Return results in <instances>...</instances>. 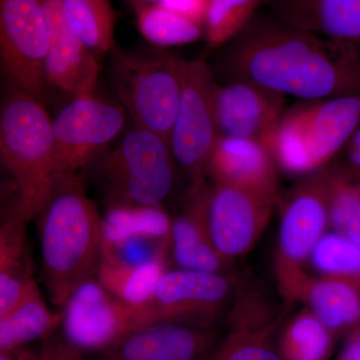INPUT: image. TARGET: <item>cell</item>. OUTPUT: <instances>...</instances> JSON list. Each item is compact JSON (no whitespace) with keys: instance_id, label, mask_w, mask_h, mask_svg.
Segmentation results:
<instances>
[{"instance_id":"1","label":"cell","mask_w":360,"mask_h":360,"mask_svg":"<svg viewBox=\"0 0 360 360\" xmlns=\"http://www.w3.org/2000/svg\"><path fill=\"white\" fill-rule=\"evenodd\" d=\"M219 84L248 82L300 101L360 94V51L296 30L259 9L220 47Z\"/></svg>"},{"instance_id":"2","label":"cell","mask_w":360,"mask_h":360,"mask_svg":"<svg viewBox=\"0 0 360 360\" xmlns=\"http://www.w3.org/2000/svg\"><path fill=\"white\" fill-rule=\"evenodd\" d=\"M42 283L49 302L65 307L82 284L97 278L103 253V217L82 174L54 188L37 217Z\"/></svg>"},{"instance_id":"3","label":"cell","mask_w":360,"mask_h":360,"mask_svg":"<svg viewBox=\"0 0 360 360\" xmlns=\"http://www.w3.org/2000/svg\"><path fill=\"white\" fill-rule=\"evenodd\" d=\"M53 122L37 97L11 85L0 112V155L16 189L14 207L37 219L54 191Z\"/></svg>"},{"instance_id":"4","label":"cell","mask_w":360,"mask_h":360,"mask_svg":"<svg viewBox=\"0 0 360 360\" xmlns=\"http://www.w3.org/2000/svg\"><path fill=\"white\" fill-rule=\"evenodd\" d=\"M182 65L184 59L163 51H115L111 60V82L135 127L168 142L179 108Z\"/></svg>"},{"instance_id":"5","label":"cell","mask_w":360,"mask_h":360,"mask_svg":"<svg viewBox=\"0 0 360 360\" xmlns=\"http://www.w3.org/2000/svg\"><path fill=\"white\" fill-rule=\"evenodd\" d=\"M175 167L167 139L134 127L113 150L101 156L97 170L110 203L160 206L174 188Z\"/></svg>"},{"instance_id":"6","label":"cell","mask_w":360,"mask_h":360,"mask_svg":"<svg viewBox=\"0 0 360 360\" xmlns=\"http://www.w3.org/2000/svg\"><path fill=\"white\" fill-rule=\"evenodd\" d=\"M124 124L122 108L94 94L66 104L53 120L54 188L98 160Z\"/></svg>"},{"instance_id":"7","label":"cell","mask_w":360,"mask_h":360,"mask_svg":"<svg viewBox=\"0 0 360 360\" xmlns=\"http://www.w3.org/2000/svg\"><path fill=\"white\" fill-rule=\"evenodd\" d=\"M212 66L200 59L182 65V86L169 146L177 167L191 182L205 179L208 160L219 134L213 111L217 85Z\"/></svg>"},{"instance_id":"8","label":"cell","mask_w":360,"mask_h":360,"mask_svg":"<svg viewBox=\"0 0 360 360\" xmlns=\"http://www.w3.org/2000/svg\"><path fill=\"white\" fill-rule=\"evenodd\" d=\"M231 288V278L222 272L167 270L153 297L135 307L134 329L163 322L212 328Z\"/></svg>"},{"instance_id":"9","label":"cell","mask_w":360,"mask_h":360,"mask_svg":"<svg viewBox=\"0 0 360 360\" xmlns=\"http://www.w3.org/2000/svg\"><path fill=\"white\" fill-rule=\"evenodd\" d=\"M328 224L324 167L302 176L283 206L276 262L281 291L288 290L305 274L302 265L311 257Z\"/></svg>"},{"instance_id":"10","label":"cell","mask_w":360,"mask_h":360,"mask_svg":"<svg viewBox=\"0 0 360 360\" xmlns=\"http://www.w3.org/2000/svg\"><path fill=\"white\" fill-rule=\"evenodd\" d=\"M49 52L39 0H0V58L11 85L41 101Z\"/></svg>"},{"instance_id":"11","label":"cell","mask_w":360,"mask_h":360,"mask_svg":"<svg viewBox=\"0 0 360 360\" xmlns=\"http://www.w3.org/2000/svg\"><path fill=\"white\" fill-rule=\"evenodd\" d=\"M134 312L135 307L91 279L63 307L61 333L84 354H98L134 329Z\"/></svg>"},{"instance_id":"12","label":"cell","mask_w":360,"mask_h":360,"mask_svg":"<svg viewBox=\"0 0 360 360\" xmlns=\"http://www.w3.org/2000/svg\"><path fill=\"white\" fill-rule=\"evenodd\" d=\"M276 198L213 184L208 224L213 245L227 262L253 248L269 224Z\"/></svg>"},{"instance_id":"13","label":"cell","mask_w":360,"mask_h":360,"mask_svg":"<svg viewBox=\"0 0 360 360\" xmlns=\"http://www.w3.org/2000/svg\"><path fill=\"white\" fill-rule=\"evenodd\" d=\"M39 2L49 41L46 85L72 98L94 94L98 79V60L73 32L63 0Z\"/></svg>"},{"instance_id":"14","label":"cell","mask_w":360,"mask_h":360,"mask_svg":"<svg viewBox=\"0 0 360 360\" xmlns=\"http://www.w3.org/2000/svg\"><path fill=\"white\" fill-rule=\"evenodd\" d=\"M288 97L248 82H217L213 111L219 135L266 144L281 122Z\"/></svg>"},{"instance_id":"15","label":"cell","mask_w":360,"mask_h":360,"mask_svg":"<svg viewBox=\"0 0 360 360\" xmlns=\"http://www.w3.org/2000/svg\"><path fill=\"white\" fill-rule=\"evenodd\" d=\"M215 340L212 328L163 322L129 331L96 356V360H200L212 349Z\"/></svg>"},{"instance_id":"16","label":"cell","mask_w":360,"mask_h":360,"mask_svg":"<svg viewBox=\"0 0 360 360\" xmlns=\"http://www.w3.org/2000/svg\"><path fill=\"white\" fill-rule=\"evenodd\" d=\"M212 186L205 179L191 182L181 210L172 220L170 250L179 269L222 272L226 260L215 250L208 224ZM224 274V272H222Z\"/></svg>"},{"instance_id":"17","label":"cell","mask_w":360,"mask_h":360,"mask_svg":"<svg viewBox=\"0 0 360 360\" xmlns=\"http://www.w3.org/2000/svg\"><path fill=\"white\" fill-rule=\"evenodd\" d=\"M277 167L262 142L219 135L206 174L213 184L246 189L277 198Z\"/></svg>"},{"instance_id":"18","label":"cell","mask_w":360,"mask_h":360,"mask_svg":"<svg viewBox=\"0 0 360 360\" xmlns=\"http://www.w3.org/2000/svg\"><path fill=\"white\" fill-rule=\"evenodd\" d=\"M264 7L296 30L359 49L360 0H264Z\"/></svg>"},{"instance_id":"19","label":"cell","mask_w":360,"mask_h":360,"mask_svg":"<svg viewBox=\"0 0 360 360\" xmlns=\"http://www.w3.org/2000/svg\"><path fill=\"white\" fill-rule=\"evenodd\" d=\"M360 127V94L314 101L307 120V142L314 172L328 167Z\"/></svg>"},{"instance_id":"20","label":"cell","mask_w":360,"mask_h":360,"mask_svg":"<svg viewBox=\"0 0 360 360\" xmlns=\"http://www.w3.org/2000/svg\"><path fill=\"white\" fill-rule=\"evenodd\" d=\"M27 224L13 207L0 229V317L37 285L26 233Z\"/></svg>"},{"instance_id":"21","label":"cell","mask_w":360,"mask_h":360,"mask_svg":"<svg viewBox=\"0 0 360 360\" xmlns=\"http://www.w3.org/2000/svg\"><path fill=\"white\" fill-rule=\"evenodd\" d=\"M295 300L307 303L333 333L352 330L360 322V279L307 276Z\"/></svg>"},{"instance_id":"22","label":"cell","mask_w":360,"mask_h":360,"mask_svg":"<svg viewBox=\"0 0 360 360\" xmlns=\"http://www.w3.org/2000/svg\"><path fill=\"white\" fill-rule=\"evenodd\" d=\"M167 251L143 264H125L103 250L97 281L116 297L132 307L148 302L167 271Z\"/></svg>"},{"instance_id":"23","label":"cell","mask_w":360,"mask_h":360,"mask_svg":"<svg viewBox=\"0 0 360 360\" xmlns=\"http://www.w3.org/2000/svg\"><path fill=\"white\" fill-rule=\"evenodd\" d=\"M63 310L53 312L42 298L39 284L8 314L0 317V352L28 347L56 333Z\"/></svg>"},{"instance_id":"24","label":"cell","mask_w":360,"mask_h":360,"mask_svg":"<svg viewBox=\"0 0 360 360\" xmlns=\"http://www.w3.org/2000/svg\"><path fill=\"white\" fill-rule=\"evenodd\" d=\"M314 101H300L288 108L265 144L277 169L284 174L302 177L314 174L307 142V120Z\"/></svg>"},{"instance_id":"25","label":"cell","mask_w":360,"mask_h":360,"mask_svg":"<svg viewBox=\"0 0 360 360\" xmlns=\"http://www.w3.org/2000/svg\"><path fill=\"white\" fill-rule=\"evenodd\" d=\"M172 219L161 206L110 203L103 217L104 245H115L134 238H169Z\"/></svg>"},{"instance_id":"26","label":"cell","mask_w":360,"mask_h":360,"mask_svg":"<svg viewBox=\"0 0 360 360\" xmlns=\"http://www.w3.org/2000/svg\"><path fill=\"white\" fill-rule=\"evenodd\" d=\"M328 224L360 245V175L345 165L326 167Z\"/></svg>"},{"instance_id":"27","label":"cell","mask_w":360,"mask_h":360,"mask_svg":"<svg viewBox=\"0 0 360 360\" xmlns=\"http://www.w3.org/2000/svg\"><path fill=\"white\" fill-rule=\"evenodd\" d=\"M68 20L80 41L96 58L115 46V11L110 0H63Z\"/></svg>"},{"instance_id":"28","label":"cell","mask_w":360,"mask_h":360,"mask_svg":"<svg viewBox=\"0 0 360 360\" xmlns=\"http://www.w3.org/2000/svg\"><path fill=\"white\" fill-rule=\"evenodd\" d=\"M335 348V333L310 310L296 315L279 341V354L283 360H328Z\"/></svg>"},{"instance_id":"29","label":"cell","mask_w":360,"mask_h":360,"mask_svg":"<svg viewBox=\"0 0 360 360\" xmlns=\"http://www.w3.org/2000/svg\"><path fill=\"white\" fill-rule=\"evenodd\" d=\"M139 32L155 46L193 44L205 37V27L158 4H134Z\"/></svg>"},{"instance_id":"30","label":"cell","mask_w":360,"mask_h":360,"mask_svg":"<svg viewBox=\"0 0 360 360\" xmlns=\"http://www.w3.org/2000/svg\"><path fill=\"white\" fill-rule=\"evenodd\" d=\"M264 0H210L205 22V39L220 49L233 39L262 7Z\"/></svg>"},{"instance_id":"31","label":"cell","mask_w":360,"mask_h":360,"mask_svg":"<svg viewBox=\"0 0 360 360\" xmlns=\"http://www.w3.org/2000/svg\"><path fill=\"white\" fill-rule=\"evenodd\" d=\"M278 321L255 329H231L219 347L200 360H283L270 345Z\"/></svg>"},{"instance_id":"32","label":"cell","mask_w":360,"mask_h":360,"mask_svg":"<svg viewBox=\"0 0 360 360\" xmlns=\"http://www.w3.org/2000/svg\"><path fill=\"white\" fill-rule=\"evenodd\" d=\"M310 258L326 276L360 279V245L338 232L324 233Z\"/></svg>"},{"instance_id":"33","label":"cell","mask_w":360,"mask_h":360,"mask_svg":"<svg viewBox=\"0 0 360 360\" xmlns=\"http://www.w3.org/2000/svg\"><path fill=\"white\" fill-rule=\"evenodd\" d=\"M39 360H85L84 354L66 340L65 336L53 333L41 341Z\"/></svg>"},{"instance_id":"34","label":"cell","mask_w":360,"mask_h":360,"mask_svg":"<svg viewBox=\"0 0 360 360\" xmlns=\"http://www.w3.org/2000/svg\"><path fill=\"white\" fill-rule=\"evenodd\" d=\"M210 0H160L158 4L205 27Z\"/></svg>"},{"instance_id":"35","label":"cell","mask_w":360,"mask_h":360,"mask_svg":"<svg viewBox=\"0 0 360 360\" xmlns=\"http://www.w3.org/2000/svg\"><path fill=\"white\" fill-rule=\"evenodd\" d=\"M336 360H360V322L350 330Z\"/></svg>"},{"instance_id":"36","label":"cell","mask_w":360,"mask_h":360,"mask_svg":"<svg viewBox=\"0 0 360 360\" xmlns=\"http://www.w3.org/2000/svg\"><path fill=\"white\" fill-rule=\"evenodd\" d=\"M348 165L360 175V127L349 139L347 146Z\"/></svg>"},{"instance_id":"37","label":"cell","mask_w":360,"mask_h":360,"mask_svg":"<svg viewBox=\"0 0 360 360\" xmlns=\"http://www.w3.org/2000/svg\"><path fill=\"white\" fill-rule=\"evenodd\" d=\"M0 360H39V348L28 347L0 352Z\"/></svg>"},{"instance_id":"38","label":"cell","mask_w":360,"mask_h":360,"mask_svg":"<svg viewBox=\"0 0 360 360\" xmlns=\"http://www.w3.org/2000/svg\"><path fill=\"white\" fill-rule=\"evenodd\" d=\"M131 4H158L160 0H130Z\"/></svg>"},{"instance_id":"39","label":"cell","mask_w":360,"mask_h":360,"mask_svg":"<svg viewBox=\"0 0 360 360\" xmlns=\"http://www.w3.org/2000/svg\"><path fill=\"white\" fill-rule=\"evenodd\" d=\"M359 51H360V46H359Z\"/></svg>"}]
</instances>
